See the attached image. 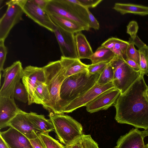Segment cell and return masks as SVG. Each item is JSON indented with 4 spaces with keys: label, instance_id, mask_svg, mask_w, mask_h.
Here are the masks:
<instances>
[{
    "label": "cell",
    "instance_id": "obj_1",
    "mask_svg": "<svg viewBox=\"0 0 148 148\" xmlns=\"http://www.w3.org/2000/svg\"><path fill=\"white\" fill-rule=\"evenodd\" d=\"M142 74L123 94L113 105L116 110L115 119L118 123L148 129V86Z\"/></svg>",
    "mask_w": 148,
    "mask_h": 148
},
{
    "label": "cell",
    "instance_id": "obj_2",
    "mask_svg": "<svg viewBox=\"0 0 148 148\" xmlns=\"http://www.w3.org/2000/svg\"><path fill=\"white\" fill-rule=\"evenodd\" d=\"M100 74H92L88 70L66 78L60 89L61 106L63 110L72 101L81 96L95 85Z\"/></svg>",
    "mask_w": 148,
    "mask_h": 148
},
{
    "label": "cell",
    "instance_id": "obj_3",
    "mask_svg": "<svg viewBox=\"0 0 148 148\" xmlns=\"http://www.w3.org/2000/svg\"><path fill=\"white\" fill-rule=\"evenodd\" d=\"M43 68L45 75V83L50 95L49 101L43 107L49 113L63 114L61 106L60 92L61 85L66 78L65 70L60 60L50 62Z\"/></svg>",
    "mask_w": 148,
    "mask_h": 148
},
{
    "label": "cell",
    "instance_id": "obj_4",
    "mask_svg": "<svg viewBox=\"0 0 148 148\" xmlns=\"http://www.w3.org/2000/svg\"><path fill=\"white\" fill-rule=\"evenodd\" d=\"M88 9L68 0H50L44 10L49 14L59 15L77 22L88 31Z\"/></svg>",
    "mask_w": 148,
    "mask_h": 148
},
{
    "label": "cell",
    "instance_id": "obj_5",
    "mask_svg": "<svg viewBox=\"0 0 148 148\" xmlns=\"http://www.w3.org/2000/svg\"><path fill=\"white\" fill-rule=\"evenodd\" d=\"M49 116L58 138L65 145L71 144L84 134L81 124L71 116L52 112H49Z\"/></svg>",
    "mask_w": 148,
    "mask_h": 148
},
{
    "label": "cell",
    "instance_id": "obj_6",
    "mask_svg": "<svg viewBox=\"0 0 148 148\" xmlns=\"http://www.w3.org/2000/svg\"><path fill=\"white\" fill-rule=\"evenodd\" d=\"M114 71L112 82L115 88L123 94L143 74L136 71L122 58L116 56L110 62Z\"/></svg>",
    "mask_w": 148,
    "mask_h": 148
},
{
    "label": "cell",
    "instance_id": "obj_7",
    "mask_svg": "<svg viewBox=\"0 0 148 148\" xmlns=\"http://www.w3.org/2000/svg\"><path fill=\"white\" fill-rule=\"evenodd\" d=\"M23 2V0H11L6 3L8 8L0 19V40L5 41L12 28L22 20Z\"/></svg>",
    "mask_w": 148,
    "mask_h": 148
},
{
    "label": "cell",
    "instance_id": "obj_8",
    "mask_svg": "<svg viewBox=\"0 0 148 148\" xmlns=\"http://www.w3.org/2000/svg\"><path fill=\"white\" fill-rule=\"evenodd\" d=\"M23 69L19 60L14 62L3 71L4 80L0 90V96L14 98L13 92L16 84L22 78Z\"/></svg>",
    "mask_w": 148,
    "mask_h": 148
},
{
    "label": "cell",
    "instance_id": "obj_9",
    "mask_svg": "<svg viewBox=\"0 0 148 148\" xmlns=\"http://www.w3.org/2000/svg\"><path fill=\"white\" fill-rule=\"evenodd\" d=\"M22 79L27 92L28 104L30 105L33 103L34 93L38 84L45 83V71L43 67L28 66L23 69Z\"/></svg>",
    "mask_w": 148,
    "mask_h": 148
},
{
    "label": "cell",
    "instance_id": "obj_10",
    "mask_svg": "<svg viewBox=\"0 0 148 148\" xmlns=\"http://www.w3.org/2000/svg\"><path fill=\"white\" fill-rule=\"evenodd\" d=\"M114 88L112 82L103 85L96 84L82 96L70 103L64 109L63 113L71 112L82 107L86 106L99 95Z\"/></svg>",
    "mask_w": 148,
    "mask_h": 148
},
{
    "label": "cell",
    "instance_id": "obj_11",
    "mask_svg": "<svg viewBox=\"0 0 148 148\" xmlns=\"http://www.w3.org/2000/svg\"><path fill=\"white\" fill-rule=\"evenodd\" d=\"M22 8L24 13L29 17L40 26L53 32L57 25L46 11L38 6L32 0H27Z\"/></svg>",
    "mask_w": 148,
    "mask_h": 148
},
{
    "label": "cell",
    "instance_id": "obj_12",
    "mask_svg": "<svg viewBox=\"0 0 148 148\" xmlns=\"http://www.w3.org/2000/svg\"><path fill=\"white\" fill-rule=\"evenodd\" d=\"M53 33L58 43L62 56L78 58L74 34L64 31L57 26Z\"/></svg>",
    "mask_w": 148,
    "mask_h": 148
},
{
    "label": "cell",
    "instance_id": "obj_13",
    "mask_svg": "<svg viewBox=\"0 0 148 148\" xmlns=\"http://www.w3.org/2000/svg\"><path fill=\"white\" fill-rule=\"evenodd\" d=\"M120 94V91L115 88L104 92L86 106L87 111L93 113L107 110L114 104Z\"/></svg>",
    "mask_w": 148,
    "mask_h": 148
},
{
    "label": "cell",
    "instance_id": "obj_14",
    "mask_svg": "<svg viewBox=\"0 0 148 148\" xmlns=\"http://www.w3.org/2000/svg\"><path fill=\"white\" fill-rule=\"evenodd\" d=\"M0 136L10 148H34L25 136L12 127L0 132Z\"/></svg>",
    "mask_w": 148,
    "mask_h": 148
},
{
    "label": "cell",
    "instance_id": "obj_15",
    "mask_svg": "<svg viewBox=\"0 0 148 148\" xmlns=\"http://www.w3.org/2000/svg\"><path fill=\"white\" fill-rule=\"evenodd\" d=\"M20 109L14 98L0 96V129L7 127L8 123L18 113Z\"/></svg>",
    "mask_w": 148,
    "mask_h": 148
},
{
    "label": "cell",
    "instance_id": "obj_16",
    "mask_svg": "<svg viewBox=\"0 0 148 148\" xmlns=\"http://www.w3.org/2000/svg\"><path fill=\"white\" fill-rule=\"evenodd\" d=\"M143 137L141 131L133 128L121 136L116 143V148H145Z\"/></svg>",
    "mask_w": 148,
    "mask_h": 148
},
{
    "label": "cell",
    "instance_id": "obj_17",
    "mask_svg": "<svg viewBox=\"0 0 148 148\" xmlns=\"http://www.w3.org/2000/svg\"><path fill=\"white\" fill-rule=\"evenodd\" d=\"M7 127H11L23 134L28 138L37 130L28 118L27 112L20 109L18 114L7 124Z\"/></svg>",
    "mask_w": 148,
    "mask_h": 148
},
{
    "label": "cell",
    "instance_id": "obj_18",
    "mask_svg": "<svg viewBox=\"0 0 148 148\" xmlns=\"http://www.w3.org/2000/svg\"><path fill=\"white\" fill-rule=\"evenodd\" d=\"M29 120L36 129L38 134H49L54 130L53 125L50 119H46L43 115L38 114L35 112H27Z\"/></svg>",
    "mask_w": 148,
    "mask_h": 148
},
{
    "label": "cell",
    "instance_id": "obj_19",
    "mask_svg": "<svg viewBox=\"0 0 148 148\" xmlns=\"http://www.w3.org/2000/svg\"><path fill=\"white\" fill-rule=\"evenodd\" d=\"M65 70V77L87 70L88 65L82 63L79 58H72L61 56L60 60Z\"/></svg>",
    "mask_w": 148,
    "mask_h": 148
},
{
    "label": "cell",
    "instance_id": "obj_20",
    "mask_svg": "<svg viewBox=\"0 0 148 148\" xmlns=\"http://www.w3.org/2000/svg\"><path fill=\"white\" fill-rule=\"evenodd\" d=\"M49 15L56 25L66 32L74 34L85 30L82 25L74 21L56 15Z\"/></svg>",
    "mask_w": 148,
    "mask_h": 148
},
{
    "label": "cell",
    "instance_id": "obj_21",
    "mask_svg": "<svg viewBox=\"0 0 148 148\" xmlns=\"http://www.w3.org/2000/svg\"><path fill=\"white\" fill-rule=\"evenodd\" d=\"M75 38L78 58L89 59L93 52L85 36L79 32L75 33Z\"/></svg>",
    "mask_w": 148,
    "mask_h": 148
},
{
    "label": "cell",
    "instance_id": "obj_22",
    "mask_svg": "<svg viewBox=\"0 0 148 148\" xmlns=\"http://www.w3.org/2000/svg\"><path fill=\"white\" fill-rule=\"evenodd\" d=\"M113 8L122 15L130 13L142 16L148 15V7L139 5L117 3Z\"/></svg>",
    "mask_w": 148,
    "mask_h": 148
},
{
    "label": "cell",
    "instance_id": "obj_23",
    "mask_svg": "<svg viewBox=\"0 0 148 148\" xmlns=\"http://www.w3.org/2000/svg\"><path fill=\"white\" fill-rule=\"evenodd\" d=\"M50 100V95L45 83L39 82L34 92L33 103L43 106L47 103Z\"/></svg>",
    "mask_w": 148,
    "mask_h": 148
},
{
    "label": "cell",
    "instance_id": "obj_24",
    "mask_svg": "<svg viewBox=\"0 0 148 148\" xmlns=\"http://www.w3.org/2000/svg\"><path fill=\"white\" fill-rule=\"evenodd\" d=\"M116 56L110 49L101 45L93 53L89 59L91 60L92 64L103 62H110Z\"/></svg>",
    "mask_w": 148,
    "mask_h": 148
},
{
    "label": "cell",
    "instance_id": "obj_25",
    "mask_svg": "<svg viewBox=\"0 0 148 148\" xmlns=\"http://www.w3.org/2000/svg\"><path fill=\"white\" fill-rule=\"evenodd\" d=\"M64 146L65 148H99L98 144L90 135L84 134L71 144Z\"/></svg>",
    "mask_w": 148,
    "mask_h": 148
},
{
    "label": "cell",
    "instance_id": "obj_26",
    "mask_svg": "<svg viewBox=\"0 0 148 148\" xmlns=\"http://www.w3.org/2000/svg\"><path fill=\"white\" fill-rule=\"evenodd\" d=\"M114 44L111 51L125 61L128 59L127 51L129 42L116 38L114 37Z\"/></svg>",
    "mask_w": 148,
    "mask_h": 148
},
{
    "label": "cell",
    "instance_id": "obj_27",
    "mask_svg": "<svg viewBox=\"0 0 148 148\" xmlns=\"http://www.w3.org/2000/svg\"><path fill=\"white\" fill-rule=\"evenodd\" d=\"M114 75L113 70L110 62L100 74L96 84L99 85H103L112 82Z\"/></svg>",
    "mask_w": 148,
    "mask_h": 148
},
{
    "label": "cell",
    "instance_id": "obj_28",
    "mask_svg": "<svg viewBox=\"0 0 148 148\" xmlns=\"http://www.w3.org/2000/svg\"><path fill=\"white\" fill-rule=\"evenodd\" d=\"M140 54L139 66L141 71L144 75L148 74V46L138 49Z\"/></svg>",
    "mask_w": 148,
    "mask_h": 148
},
{
    "label": "cell",
    "instance_id": "obj_29",
    "mask_svg": "<svg viewBox=\"0 0 148 148\" xmlns=\"http://www.w3.org/2000/svg\"><path fill=\"white\" fill-rule=\"evenodd\" d=\"M38 134L46 148H65L64 146L49 134L40 133Z\"/></svg>",
    "mask_w": 148,
    "mask_h": 148
},
{
    "label": "cell",
    "instance_id": "obj_30",
    "mask_svg": "<svg viewBox=\"0 0 148 148\" xmlns=\"http://www.w3.org/2000/svg\"><path fill=\"white\" fill-rule=\"evenodd\" d=\"M13 97L20 101L26 103L28 102L27 93L25 87L20 81L16 84L13 92Z\"/></svg>",
    "mask_w": 148,
    "mask_h": 148
},
{
    "label": "cell",
    "instance_id": "obj_31",
    "mask_svg": "<svg viewBox=\"0 0 148 148\" xmlns=\"http://www.w3.org/2000/svg\"><path fill=\"white\" fill-rule=\"evenodd\" d=\"M109 62L108 61L88 65V71L91 74L99 73L100 74Z\"/></svg>",
    "mask_w": 148,
    "mask_h": 148
},
{
    "label": "cell",
    "instance_id": "obj_32",
    "mask_svg": "<svg viewBox=\"0 0 148 148\" xmlns=\"http://www.w3.org/2000/svg\"><path fill=\"white\" fill-rule=\"evenodd\" d=\"M134 45L129 43L127 48V58L136 62L139 66L140 54L138 50H136Z\"/></svg>",
    "mask_w": 148,
    "mask_h": 148
},
{
    "label": "cell",
    "instance_id": "obj_33",
    "mask_svg": "<svg viewBox=\"0 0 148 148\" xmlns=\"http://www.w3.org/2000/svg\"><path fill=\"white\" fill-rule=\"evenodd\" d=\"M7 53V49L4 45V41L0 40V71L4 70L3 66Z\"/></svg>",
    "mask_w": 148,
    "mask_h": 148
},
{
    "label": "cell",
    "instance_id": "obj_34",
    "mask_svg": "<svg viewBox=\"0 0 148 148\" xmlns=\"http://www.w3.org/2000/svg\"><path fill=\"white\" fill-rule=\"evenodd\" d=\"M28 139L34 148H46L36 132H35Z\"/></svg>",
    "mask_w": 148,
    "mask_h": 148
},
{
    "label": "cell",
    "instance_id": "obj_35",
    "mask_svg": "<svg viewBox=\"0 0 148 148\" xmlns=\"http://www.w3.org/2000/svg\"><path fill=\"white\" fill-rule=\"evenodd\" d=\"M138 28L136 21H132L130 22L127 26V33L130 35V38H133L136 37Z\"/></svg>",
    "mask_w": 148,
    "mask_h": 148
},
{
    "label": "cell",
    "instance_id": "obj_36",
    "mask_svg": "<svg viewBox=\"0 0 148 148\" xmlns=\"http://www.w3.org/2000/svg\"><path fill=\"white\" fill-rule=\"evenodd\" d=\"M80 5L88 9L96 7L102 0H78Z\"/></svg>",
    "mask_w": 148,
    "mask_h": 148
},
{
    "label": "cell",
    "instance_id": "obj_37",
    "mask_svg": "<svg viewBox=\"0 0 148 148\" xmlns=\"http://www.w3.org/2000/svg\"><path fill=\"white\" fill-rule=\"evenodd\" d=\"M88 11L90 22V28H92L96 30H99L100 27L99 22L88 9Z\"/></svg>",
    "mask_w": 148,
    "mask_h": 148
},
{
    "label": "cell",
    "instance_id": "obj_38",
    "mask_svg": "<svg viewBox=\"0 0 148 148\" xmlns=\"http://www.w3.org/2000/svg\"><path fill=\"white\" fill-rule=\"evenodd\" d=\"M128 42L136 46L139 49L146 45L138 37L137 35L133 38H130Z\"/></svg>",
    "mask_w": 148,
    "mask_h": 148
},
{
    "label": "cell",
    "instance_id": "obj_39",
    "mask_svg": "<svg viewBox=\"0 0 148 148\" xmlns=\"http://www.w3.org/2000/svg\"><path fill=\"white\" fill-rule=\"evenodd\" d=\"M125 62L130 66L136 71L141 72L140 66L133 60L128 58Z\"/></svg>",
    "mask_w": 148,
    "mask_h": 148
},
{
    "label": "cell",
    "instance_id": "obj_40",
    "mask_svg": "<svg viewBox=\"0 0 148 148\" xmlns=\"http://www.w3.org/2000/svg\"><path fill=\"white\" fill-rule=\"evenodd\" d=\"M38 6L45 10L50 0H32Z\"/></svg>",
    "mask_w": 148,
    "mask_h": 148
},
{
    "label": "cell",
    "instance_id": "obj_41",
    "mask_svg": "<svg viewBox=\"0 0 148 148\" xmlns=\"http://www.w3.org/2000/svg\"><path fill=\"white\" fill-rule=\"evenodd\" d=\"M0 148H10L0 136Z\"/></svg>",
    "mask_w": 148,
    "mask_h": 148
},
{
    "label": "cell",
    "instance_id": "obj_42",
    "mask_svg": "<svg viewBox=\"0 0 148 148\" xmlns=\"http://www.w3.org/2000/svg\"><path fill=\"white\" fill-rule=\"evenodd\" d=\"M141 132L144 138L148 136V129L141 131Z\"/></svg>",
    "mask_w": 148,
    "mask_h": 148
},
{
    "label": "cell",
    "instance_id": "obj_43",
    "mask_svg": "<svg viewBox=\"0 0 148 148\" xmlns=\"http://www.w3.org/2000/svg\"><path fill=\"white\" fill-rule=\"evenodd\" d=\"M146 94H147V97H148V87L147 89V90L146 91Z\"/></svg>",
    "mask_w": 148,
    "mask_h": 148
},
{
    "label": "cell",
    "instance_id": "obj_44",
    "mask_svg": "<svg viewBox=\"0 0 148 148\" xmlns=\"http://www.w3.org/2000/svg\"><path fill=\"white\" fill-rule=\"evenodd\" d=\"M145 148H148V143L145 145Z\"/></svg>",
    "mask_w": 148,
    "mask_h": 148
},
{
    "label": "cell",
    "instance_id": "obj_45",
    "mask_svg": "<svg viewBox=\"0 0 148 148\" xmlns=\"http://www.w3.org/2000/svg\"><path fill=\"white\" fill-rule=\"evenodd\" d=\"M113 148H116V146H115Z\"/></svg>",
    "mask_w": 148,
    "mask_h": 148
}]
</instances>
